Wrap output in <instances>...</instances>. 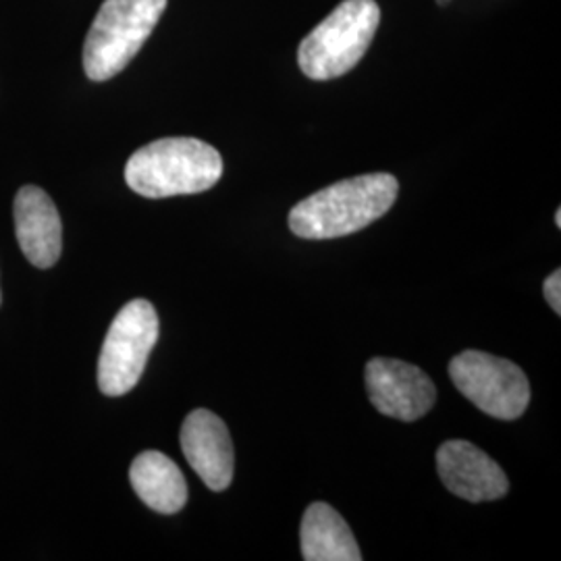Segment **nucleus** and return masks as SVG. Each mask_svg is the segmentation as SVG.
Listing matches in <instances>:
<instances>
[{"label": "nucleus", "instance_id": "nucleus-4", "mask_svg": "<svg viewBox=\"0 0 561 561\" xmlns=\"http://www.w3.org/2000/svg\"><path fill=\"white\" fill-rule=\"evenodd\" d=\"M167 9V0H104L83 42V69L92 81L121 73L140 53Z\"/></svg>", "mask_w": 561, "mask_h": 561}, {"label": "nucleus", "instance_id": "nucleus-2", "mask_svg": "<svg viewBox=\"0 0 561 561\" xmlns=\"http://www.w3.org/2000/svg\"><path fill=\"white\" fill-rule=\"evenodd\" d=\"M222 178L217 148L196 138H162L136 150L125 164L127 185L144 198L201 194Z\"/></svg>", "mask_w": 561, "mask_h": 561}, {"label": "nucleus", "instance_id": "nucleus-15", "mask_svg": "<svg viewBox=\"0 0 561 561\" xmlns=\"http://www.w3.org/2000/svg\"><path fill=\"white\" fill-rule=\"evenodd\" d=\"M0 301H2V294H0Z\"/></svg>", "mask_w": 561, "mask_h": 561}, {"label": "nucleus", "instance_id": "nucleus-11", "mask_svg": "<svg viewBox=\"0 0 561 561\" xmlns=\"http://www.w3.org/2000/svg\"><path fill=\"white\" fill-rule=\"evenodd\" d=\"M129 481L136 495L159 514H178L187 503V482L180 466L161 451H144L131 468Z\"/></svg>", "mask_w": 561, "mask_h": 561}, {"label": "nucleus", "instance_id": "nucleus-5", "mask_svg": "<svg viewBox=\"0 0 561 561\" xmlns=\"http://www.w3.org/2000/svg\"><path fill=\"white\" fill-rule=\"evenodd\" d=\"M159 340V314L148 300H131L111 324L99 358V387L108 398L129 393Z\"/></svg>", "mask_w": 561, "mask_h": 561}, {"label": "nucleus", "instance_id": "nucleus-7", "mask_svg": "<svg viewBox=\"0 0 561 561\" xmlns=\"http://www.w3.org/2000/svg\"><path fill=\"white\" fill-rule=\"evenodd\" d=\"M366 391L381 414L403 422L419 421L437 401V387L424 370L393 358L366 364Z\"/></svg>", "mask_w": 561, "mask_h": 561}, {"label": "nucleus", "instance_id": "nucleus-9", "mask_svg": "<svg viewBox=\"0 0 561 561\" xmlns=\"http://www.w3.org/2000/svg\"><path fill=\"white\" fill-rule=\"evenodd\" d=\"M181 449L210 491H225L233 481V443L227 424L210 410H194L181 426Z\"/></svg>", "mask_w": 561, "mask_h": 561}, {"label": "nucleus", "instance_id": "nucleus-13", "mask_svg": "<svg viewBox=\"0 0 561 561\" xmlns=\"http://www.w3.org/2000/svg\"><path fill=\"white\" fill-rule=\"evenodd\" d=\"M545 300L553 308L556 314H561V271H553L542 285Z\"/></svg>", "mask_w": 561, "mask_h": 561}, {"label": "nucleus", "instance_id": "nucleus-10", "mask_svg": "<svg viewBox=\"0 0 561 561\" xmlns=\"http://www.w3.org/2000/svg\"><path fill=\"white\" fill-rule=\"evenodd\" d=\"M15 233L25 259L38 268H50L62 250V225L50 196L36 187L23 185L15 196Z\"/></svg>", "mask_w": 561, "mask_h": 561}, {"label": "nucleus", "instance_id": "nucleus-6", "mask_svg": "<svg viewBox=\"0 0 561 561\" xmlns=\"http://www.w3.org/2000/svg\"><path fill=\"white\" fill-rule=\"evenodd\" d=\"M449 377L463 398L497 421H516L530 403V382L518 364L477 350L449 362Z\"/></svg>", "mask_w": 561, "mask_h": 561}, {"label": "nucleus", "instance_id": "nucleus-1", "mask_svg": "<svg viewBox=\"0 0 561 561\" xmlns=\"http://www.w3.org/2000/svg\"><path fill=\"white\" fill-rule=\"evenodd\" d=\"M400 181L373 173L333 183L298 202L289 213V229L304 240H335L379 221L398 201Z\"/></svg>", "mask_w": 561, "mask_h": 561}, {"label": "nucleus", "instance_id": "nucleus-14", "mask_svg": "<svg viewBox=\"0 0 561 561\" xmlns=\"http://www.w3.org/2000/svg\"><path fill=\"white\" fill-rule=\"evenodd\" d=\"M556 225H558V227H561V210H560V208H558V213H556Z\"/></svg>", "mask_w": 561, "mask_h": 561}, {"label": "nucleus", "instance_id": "nucleus-8", "mask_svg": "<svg viewBox=\"0 0 561 561\" xmlns=\"http://www.w3.org/2000/svg\"><path fill=\"white\" fill-rule=\"evenodd\" d=\"M437 470L447 491L470 503L500 500L510 482L502 466L472 443H443L437 451Z\"/></svg>", "mask_w": 561, "mask_h": 561}, {"label": "nucleus", "instance_id": "nucleus-3", "mask_svg": "<svg viewBox=\"0 0 561 561\" xmlns=\"http://www.w3.org/2000/svg\"><path fill=\"white\" fill-rule=\"evenodd\" d=\"M381 23V9L375 0H343L300 44L298 62L310 80L329 81L352 71Z\"/></svg>", "mask_w": 561, "mask_h": 561}, {"label": "nucleus", "instance_id": "nucleus-12", "mask_svg": "<svg viewBox=\"0 0 561 561\" xmlns=\"http://www.w3.org/2000/svg\"><path fill=\"white\" fill-rule=\"evenodd\" d=\"M301 558L306 561H360L362 553L347 522L329 503H312L300 528Z\"/></svg>", "mask_w": 561, "mask_h": 561}]
</instances>
